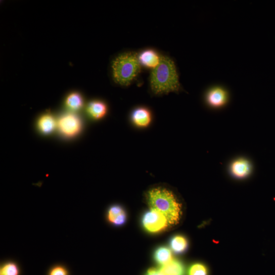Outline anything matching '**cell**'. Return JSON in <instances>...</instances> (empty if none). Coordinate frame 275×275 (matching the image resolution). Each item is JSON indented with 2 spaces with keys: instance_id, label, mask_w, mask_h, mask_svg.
Segmentation results:
<instances>
[{
  "instance_id": "6da1fadb",
  "label": "cell",
  "mask_w": 275,
  "mask_h": 275,
  "mask_svg": "<svg viewBox=\"0 0 275 275\" xmlns=\"http://www.w3.org/2000/svg\"><path fill=\"white\" fill-rule=\"evenodd\" d=\"M150 85L153 93L156 95L178 93L180 90L176 67L171 58L161 56L160 63L151 74Z\"/></svg>"
},
{
  "instance_id": "7a4b0ae2",
  "label": "cell",
  "mask_w": 275,
  "mask_h": 275,
  "mask_svg": "<svg viewBox=\"0 0 275 275\" xmlns=\"http://www.w3.org/2000/svg\"><path fill=\"white\" fill-rule=\"evenodd\" d=\"M151 209L164 215L169 225L177 224L181 216V204L171 191L161 187L150 190L147 195Z\"/></svg>"
},
{
  "instance_id": "3957f363",
  "label": "cell",
  "mask_w": 275,
  "mask_h": 275,
  "mask_svg": "<svg viewBox=\"0 0 275 275\" xmlns=\"http://www.w3.org/2000/svg\"><path fill=\"white\" fill-rule=\"evenodd\" d=\"M112 67L114 80L123 86L130 85L141 72L139 56L132 52L118 56L113 61Z\"/></svg>"
},
{
  "instance_id": "277c9868",
  "label": "cell",
  "mask_w": 275,
  "mask_h": 275,
  "mask_svg": "<svg viewBox=\"0 0 275 275\" xmlns=\"http://www.w3.org/2000/svg\"><path fill=\"white\" fill-rule=\"evenodd\" d=\"M142 225L145 230L151 234L165 230L169 225L166 217L160 212L151 209L142 217Z\"/></svg>"
},
{
  "instance_id": "5b68a950",
  "label": "cell",
  "mask_w": 275,
  "mask_h": 275,
  "mask_svg": "<svg viewBox=\"0 0 275 275\" xmlns=\"http://www.w3.org/2000/svg\"><path fill=\"white\" fill-rule=\"evenodd\" d=\"M60 132L67 138L74 137L78 134L82 127L81 119L73 113H67L62 116L57 122Z\"/></svg>"
},
{
  "instance_id": "8992f818",
  "label": "cell",
  "mask_w": 275,
  "mask_h": 275,
  "mask_svg": "<svg viewBox=\"0 0 275 275\" xmlns=\"http://www.w3.org/2000/svg\"><path fill=\"white\" fill-rule=\"evenodd\" d=\"M229 98L228 91L221 86L211 88L205 95L206 104L213 109H220L225 106L229 101Z\"/></svg>"
},
{
  "instance_id": "52a82bcc",
  "label": "cell",
  "mask_w": 275,
  "mask_h": 275,
  "mask_svg": "<svg viewBox=\"0 0 275 275\" xmlns=\"http://www.w3.org/2000/svg\"><path fill=\"white\" fill-rule=\"evenodd\" d=\"M253 165L245 157H239L233 160L229 165V172L233 177L237 179L248 178L252 173Z\"/></svg>"
},
{
  "instance_id": "ba28073f",
  "label": "cell",
  "mask_w": 275,
  "mask_h": 275,
  "mask_svg": "<svg viewBox=\"0 0 275 275\" xmlns=\"http://www.w3.org/2000/svg\"><path fill=\"white\" fill-rule=\"evenodd\" d=\"M108 222L115 227L123 225L126 221V214L121 206L113 205L109 208L106 214Z\"/></svg>"
},
{
  "instance_id": "9c48e42d",
  "label": "cell",
  "mask_w": 275,
  "mask_h": 275,
  "mask_svg": "<svg viewBox=\"0 0 275 275\" xmlns=\"http://www.w3.org/2000/svg\"><path fill=\"white\" fill-rule=\"evenodd\" d=\"M133 123L139 127H146L152 121L151 112L146 108H139L134 110L131 114Z\"/></svg>"
},
{
  "instance_id": "30bf717a",
  "label": "cell",
  "mask_w": 275,
  "mask_h": 275,
  "mask_svg": "<svg viewBox=\"0 0 275 275\" xmlns=\"http://www.w3.org/2000/svg\"><path fill=\"white\" fill-rule=\"evenodd\" d=\"M141 64L149 68H156L160 63L161 56L153 50H147L139 56Z\"/></svg>"
},
{
  "instance_id": "8fae6325",
  "label": "cell",
  "mask_w": 275,
  "mask_h": 275,
  "mask_svg": "<svg viewBox=\"0 0 275 275\" xmlns=\"http://www.w3.org/2000/svg\"><path fill=\"white\" fill-rule=\"evenodd\" d=\"M162 275H184L185 267L178 260L172 259L167 263L161 266L160 269Z\"/></svg>"
},
{
  "instance_id": "7c38bea8",
  "label": "cell",
  "mask_w": 275,
  "mask_h": 275,
  "mask_svg": "<svg viewBox=\"0 0 275 275\" xmlns=\"http://www.w3.org/2000/svg\"><path fill=\"white\" fill-rule=\"evenodd\" d=\"M37 126L41 133L49 134L52 132L57 126V122L53 115L48 113L39 118Z\"/></svg>"
},
{
  "instance_id": "4fadbf2b",
  "label": "cell",
  "mask_w": 275,
  "mask_h": 275,
  "mask_svg": "<svg viewBox=\"0 0 275 275\" xmlns=\"http://www.w3.org/2000/svg\"><path fill=\"white\" fill-rule=\"evenodd\" d=\"M87 111L90 117L98 120L105 116L107 112V107L102 102L93 101L88 104Z\"/></svg>"
},
{
  "instance_id": "5bb4252c",
  "label": "cell",
  "mask_w": 275,
  "mask_h": 275,
  "mask_svg": "<svg viewBox=\"0 0 275 275\" xmlns=\"http://www.w3.org/2000/svg\"><path fill=\"white\" fill-rule=\"evenodd\" d=\"M154 257L155 260L161 265L167 263L173 259L171 250L165 246L158 248L154 252Z\"/></svg>"
},
{
  "instance_id": "9a60e30c",
  "label": "cell",
  "mask_w": 275,
  "mask_h": 275,
  "mask_svg": "<svg viewBox=\"0 0 275 275\" xmlns=\"http://www.w3.org/2000/svg\"><path fill=\"white\" fill-rule=\"evenodd\" d=\"M170 246L173 252L180 254L186 251L188 247V242L185 237L177 235L171 238Z\"/></svg>"
},
{
  "instance_id": "2e32d148",
  "label": "cell",
  "mask_w": 275,
  "mask_h": 275,
  "mask_svg": "<svg viewBox=\"0 0 275 275\" xmlns=\"http://www.w3.org/2000/svg\"><path fill=\"white\" fill-rule=\"evenodd\" d=\"M65 104L68 108L73 111H78L83 107V100L79 94L74 93L68 96Z\"/></svg>"
},
{
  "instance_id": "e0dca14e",
  "label": "cell",
  "mask_w": 275,
  "mask_h": 275,
  "mask_svg": "<svg viewBox=\"0 0 275 275\" xmlns=\"http://www.w3.org/2000/svg\"><path fill=\"white\" fill-rule=\"evenodd\" d=\"M20 273L19 265L13 261L5 262L0 268V275H20Z\"/></svg>"
},
{
  "instance_id": "ac0fdd59",
  "label": "cell",
  "mask_w": 275,
  "mask_h": 275,
  "mask_svg": "<svg viewBox=\"0 0 275 275\" xmlns=\"http://www.w3.org/2000/svg\"><path fill=\"white\" fill-rule=\"evenodd\" d=\"M188 275H208V269L204 264L195 263L189 268Z\"/></svg>"
},
{
  "instance_id": "d6986e66",
  "label": "cell",
  "mask_w": 275,
  "mask_h": 275,
  "mask_svg": "<svg viewBox=\"0 0 275 275\" xmlns=\"http://www.w3.org/2000/svg\"><path fill=\"white\" fill-rule=\"evenodd\" d=\"M48 275H69V272L64 266L58 264L50 269Z\"/></svg>"
},
{
  "instance_id": "ffe728a7",
  "label": "cell",
  "mask_w": 275,
  "mask_h": 275,
  "mask_svg": "<svg viewBox=\"0 0 275 275\" xmlns=\"http://www.w3.org/2000/svg\"><path fill=\"white\" fill-rule=\"evenodd\" d=\"M146 275H162L160 269L155 268L149 269L147 272Z\"/></svg>"
}]
</instances>
